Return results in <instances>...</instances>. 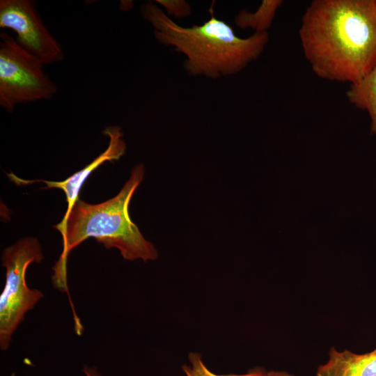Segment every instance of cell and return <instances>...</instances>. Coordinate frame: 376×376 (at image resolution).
I'll return each instance as SVG.
<instances>
[{
    "mask_svg": "<svg viewBox=\"0 0 376 376\" xmlns=\"http://www.w3.org/2000/svg\"><path fill=\"white\" fill-rule=\"evenodd\" d=\"M298 33L318 77L354 83L376 65V0H314Z\"/></svg>",
    "mask_w": 376,
    "mask_h": 376,
    "instance_id": "cell-1",
    "label": "cell"
},
{
    "mask_svg": "<svg viewBox=\"0 0 376 376\" xmlns=\"http://www.w3.org/2000/svg\"><path fill=\"white\" fill-rule=\"evenodd\" d=\"M143 175V165H136L116 196L97 204L79 198L61 221L53 226L63 239L62 252L52 268V282L57 290L68 293V257L74 248L89 237L95 238L107 249H118L125 260L146 262L157 258L154 245L143 237L128 212L130 200Z\"/></svg>",
    "mask_w": 376,
    "mask_h": 376,
    "instance_id": "cell-2",
    "label": "cell"
},
{
    "mask_svg": "<svg viewBox=\"0 0 376 376\" xmlns=\"http://www.w3.org/2000/svg\"><path fill=\"white\" fill-rule=\"evenodd\" d=\"M213 5L207 22L187 28L175 23L153 3L141 7L142 16L155 28V38L186 55L185 66L191 75L216 78L237 73L261 54L269 40L267 32L238 37L229 24L214 16Z\"/></svg>",
    "mask_w": 376,
    "mask_h": 376,
    "instance_id": "cell-3",
    "label": "cell"
},
{
    "mask_svg": "<svg viewBox=\"0 0 376 376\" xmlns=\"http://www.w3.org/2000/svg\"><path fill=\"white\" fill-rule=\"evenodd\" d=\"M43 259L41 246L36 237H26L6 248L1 256L6 268L4 288L0 295V347H9L12 336L43 294L28 287L27 267L32 263Z\"/></svg>",
    "mask_w": 376,
    "mask_h": 376,
    "instance_id": "cell-4",
    "label": "cell"
},
{
    "mask_svg": "<svg viewBox=\"0 0 376 376\" xmlns=\"http://www.w3.org/2000/svg\"><path fill=\"white\" fill-rule=\"evenodd\" d=\"M0 38L1 107L10 112L18 104L52 98L58 88L45 73L44 63L8 33Z\"/></svg>",
    "mask_w": 376,
    "mask_h": 376,
    "instance_id": "cell-5",
    "label": "cell"
},
{
    "mask_svg": "<svg viewBox=\"0 0 376 376\" xmlns=\"http://www.w3.org/2000/svg\"><path fill=\"white\" fill-rule=\"evenodd\" d=\"M0 27L17 34L19 45L44 65L59 62L64 53L41 19L31 0H1Z\"/></svg>",
    "mask_w": 376,
    "mask_h": 376,
    "instance_id": "cell-6",
    "label": "cell"
},
{
    "mask_svg": "<svg viewBox=\"0 0 376 376\" xmlns=\"http://www.w3.org/2000/svg\"><path fill=\"white\" fill-rule=\"evenodd\" d=\"M102 133L109 138L107 149L98 155L92 162L79 171L74 173L64 181H47L44 180H23L9 173V178L17 185H27L33 182H43L46 185L42 189L58 188L62 189L66 196L68 203L65 214H68L75 203L79 199V193L81 186L90 174L107 161L119 159L125 152L126 146L123 138V132L120 127L113 125L107 127Z\"/></svg>",
    "mask_w": 376,
    "mask_h": 376,
    "instance_id": "cell-7",
    "label": "cell"
},
{
    "mask_svg": "<svg viewBox=\"0 0 376 376\" xmlns=\"http://www.w3.org/2000/svg\"><path fill=\"white\" fill-rule=\"evenodd\" d=\"M316 376H376V348L365 354L332 347L329 359L318 367Z\"/></svg>",
    "mask_w": 376,
    "mask_h": 376,
    "instance_id": "cell-8",
    "label": "cell"
},
{
    "mask_svg": "<svg viewBox=\"0 0 376 376\" xmlns=\"http://www.w3.org/2000/svg\"><path fill=\"white\" fill-rule=\"evenodd\" d=\"M346 97L350 104L368 112L370 132L376 134V65L361 79L350 84Z\"/></svg>",
    "mask_w": 376,
    "mask_h": 376,
    "instance_id": "cell-9",
    "label": "cell"
},
{
    "mask_svg": "<svg viewBox=\"0 0 376 376\" xmlns=\"http://www.w3.org/2000/svg\"><path fill=\"white\" fill-rule=\"evenodd\" d=\"M282 3L281 0H263L253 13L241 10L235 17V22L241 29L251 28L255 33L267 32Z\"/></svg>",
    "mask_w": 376,
    "mask_h": 376,
    "instance_id": "cell-10",
    "label": "cell"
},
{
    "mask_svg": "<svg viewBox=\"0 0 376 376\" xmlns=\"http://www.w3.org/2000/svg\"><path fill=\"white\" fill-rule=\"evenodd\" d=\"M189 366H182L186 376H265L266 374V372L262 369H255L245 374L217 375L206 367L199 353H189Z\"/></svg>",
    "mask_w": 376,
    "mask_h": 376,
    "instance_id": "cell-11",
    "label": "cell"
},
{
    "mask_svg": "<svg viewBox=\"0 0 376 376\" xmlns=\"http://www.w3.org/2000/svg\"><path fill=\"white\" fill-rule=\"evenodd\" d=\"M169 15L177 17H184L191 13V8L187 2L183 0H157Z\"/></svg>",
    "mask_w": 376,
    "mask_h": 376,
    "instance_id": "cell-12",
    "label": "cell"
},
{
    "mask_svg": "<svg viewBox=\"0 0 376 376\" xmlns=\"http://www.w3.org/2000/svg\"><path fill=\"white\" fill-rule=\"evenodd\" d=\"M84 373L86 376H100L95 367L85 366L83 369Z\"/></svg>",
    "mask_w": 376,
    "mask_h": 376,
    "instance_id": "cell-13",
    "label": "cell"
},
{
    "mask_svg": "<svg viewBox=\"0 0 376 376\" xmlns=\"http://www.w3.org/2000/svg\"><path fill=\"white\" fill-rule=\"evenodd\" d=\"M265 376H295V375L289 373H287L285 371L272 370V371L266 372V374Z\"/></svg>",
    "mask_w": 376,
    "mask_h": 376,
    "instance_id": "cell-14",
    "label": "cell"
}]
</instances>
